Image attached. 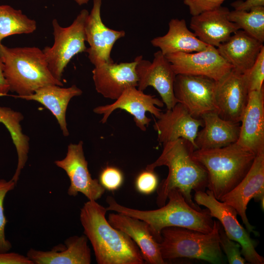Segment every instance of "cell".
Listing matches in <instances>:
<instances>
[{"mask_svg": "<svg viewBox=\"0 0 264 264\" xmlns=\"http://www.w3.org/2000/svg\"><path fill=\"white\" fill-rule=\"evenodd\" d=\"M163 148L157 159L147 165L146 170L154 171L156 167L168 168L167 177L157 188L156 204L159 207L166 204L168 194L177 189L186 202L193 208L200 210L192 200V192L205 191L208 184L205 168L193 156L194 146L188 140L179 138L163 144Z\"/></svg>", "mask_w": 264, "mask_h": 264, "instance_id": "obj_1", "label": "cell"}, {"mask_svg": "<svg viewBox=\"0 0 264 264\" xmlns=\"http://www.w3.org/2000/svg\"><path fill=\"white\" fill-rule=\"evenodd\" d=\"M107 210L96 200L81 209L80 220L98 264H143L141 252L133 241L113 227L106 218Z\"/></svg>", "mask_w": 264, "mask_h": 264, "instance_id": "obj_2", "label": "cell"}, {"mask_svg": "<svg viewBox=\"0 0 264 264\" xmlns=\"http://www.w3.org/2000/svg\"><path fill=\"white\" fill-rule=\"evenodd\" d=\"M167 199L168 203L157 209L141 210L120 205L113 197L108 196L106 209L144 221L158 243L161 239V231L166 227H182L204 233L213 230L214 220L208 209L198 210L191 207L179 190H170Z\"/></svg>", "mask_w": 264, "mask_h": 264, "instance_id": "obj_3", "label": "cell"}, {"mask_svg": "<svg viewBox=\"0 0 264 264\" xmlns=\"http://www.w3.org/2000/svg\"><path fill=\"white\" fill-rule=\"evenodd\" d=\"M0 58L10 91L21 98L44 86H63L50 72L43 50L37 47H8L0 43Z\"/></svg>", "mask_w": 264, "mask_h": 264, "instance_id": "obj_4", "label": "cell"}, {"mask_svg": "<svg viewBox=\"0 0 264 264\" xmlns=\"http://www.w3.org/2000/svg\"><path fill=\"white\" fill-rule=\"evenodd\" d=\"M193 156L207 172L208 190L220 200L245 176L256 155L236 142L220 148L196 149Z\"/></svg>", "mask_w": 264, "mask_h": 264, "instance_id": "obj_5", "label": "cell"}, {"mask_svg": "<svg viewBox=\"0 0 264 264\" xmlns=\"http://www.w3.org/2000/svg\"><path fill=\"white\" fill-rule=\"evenodd\" d=\"M220 225L214 220L213 229L208 233L179 227L164 228L159 242L163 259L188 258L213 264L224 263L220 243Z\"/></svg>", "mask_w": 264, "mask_h": 264, "instance_id": "obj_6", "label": "cell"}, {"mask_svg": "<svg viewBox=\"0 0 264 264\" xmlns=\"http://www.w3.org/2000/svg\"><path fill=\"white\" fill-rule=\"evenodd\" d=\"M88 14V10L83 9L67 27L61 26L55 19L52 22L54 44L43 51L50 72L59 81H62L64 69L71 59L87 51L85 28Z\"/></svg>", "mask_w": 264, "mask_h": 264, "instance_id": "obj_7", "label": "cell"}, {"mask_svg": "<svg viewBox=\"0 0 264 264\" xmlns=\"http://www.w3.org/2000/svg\"><path fill=\"white\" fill-rule=\"evenodd\" d=\"M194 199L198 205L205 207L212 218L217 219L226 236L239 243L241 253L247 262L263 264L264 258L256 250V242L238 220L236 210L230 205L216 199L209 190L195 193Z\"/></svg>", "mask_w": 264, "mask_h": 264, "instance_id": "obj_8", "label": "cell"}, {"mask_svg": "<svg viewBox=\"0 0 264 264\" xmlns=\"http://www.w3.org/2000/svg\"><path fill=\"white\" fill-rule=\"evenodd\" d=\"M216 81L203 76L176 75L175 96L191 115L201 119L206 113L217 111L215 102Z\"/></svg>", "mask_w": 264, "mask_h": 264, "instance_id": "obj_9", "label": "cell"}, {"mask_svg": "<svg viewBox=\"0 0 264 264\" xmlns=\"http://www.w3.org/2000/svg\"><path fill=\"white\" fill-rule=\"evenodd\" d=\"M154 56L152 62L144 59L142 56L135 58L138 79L137 88L144 91L148 87H153L160 95L167 109L170 110L178 103L174 92L176 74L160 50L155 52Z\"/></svg>", "mask_w": 264, "mask_h": 264, "instance_id": "obj_10", "label": "cell"}, {"mask_svg": "<svg viewBox=\"0 0 264 264\" xmlns=\"http://www.w3.org/2000/svg\"><path fill=\"white\" fill-rule=\"evenodd\" d=\"M83 142L68 145L66 156L54 161L55 164L66 173L70 180L67 189L69 196L75 197L83 194L88 200H97L105 192V189L99 181L93 178L88 169L83 150Z\"/></svg>", "mask_w": 264, "mask_h": 264, "instance_id": "obj_11", "label": "cell"}, {"mask_svg": "<svg viewBox=\"0 0 264 264\" xmlns=\"http://www.w3.org/2000/svg\"><path fill=\"white\" fill-rule=\"evenodd\" d=\"M176 75L203 76L218 81L232 69L217 47L208 45L203 50L165 55Z\"/></svg>", "mask_w": 264, "mask_h": 264, "instance_id": "obj_12", "label": "cell"}, {"mask_svg": "<svg viewBox=\"0 0 264 264\" xmlns=\"http://www.w3.org/2000/svg\"><path fill=\"white\" fill-rule=\"evenodd\" d=\"M260 201L264 207V153L256 155L252 164L245 176L220 201L232 207L241 217L246 230L250 233L255 227L249 222L246 216L247 206L252 199Z\"/></svg>", "mask_w": 264, "mask_h": 264, "instance_id": "obj_13", "label": "cell"}, {"mask_svg": "<svg viewBox=\"0 0 264 264\" xmlns=\"http://www.w3.org/2000/svg\"><path fill=\"white\" fill-rule=\"evenodd\" d=\"M102 0H93V6L85 23L86 42L89 44L86 52L94 66L113 63L110 53L115 42L125 37L124 30L107 27L101 17Z\"/></svg>", "mask_w": 264, "mask_h": 264, "instance_id": "obj_14", "label": "cell"}, {"mask_svg": "<svg viewBox=\"0 0 264 264\" xmlns=\"http://www.w3.org/2000/svg\"><path fill=\"white\" fill-rule=\"evenodd\" d=\"M248 93L245 74L232 69L216 81L215 102L219 115L225 120L240 123Z\"/></svg>", "mask_w": 264, "mask_h": 264, "instance_id": "obj_15", "label": "cell"}, {"mask_svg": "<svg viewBox=\"0 0 264 264\" xmlns=\"http://www.w3.org/2000/svg\"><path fill=\"white\" fill-rule=\"evenodd\" d=\"M163 106V102L158 98L145 94L136 87H132L125 90L112 104L96 107L93 111L103 115L100 122L104 124L114 110H125L133 116L136 126L144 132L151 121L146 116V112H149L157 119L162 112L157 107Z\"/></svg>", "mask_w": 264, "mask_h": 264, "instance_id": "obj_16", "label": "cell"}, {"mask_svg": "<svg viewBox=\"0 0 264 264\" xmlns=\"http://www.w3.org/2000/svg\"><path fill=\"white\" fill-rule=\"evenodd\" d=\"M236 143L255 155L264 153V88L249 92Z\"/></svg>", "mask_w": 264, "mask_h": 264, "instance_id": "obj_17", "label": "cell"}, {"mask_svg": "<svg viewBox=\"0 0 264 264\" xmlns=\"http://www.w3.org/2000/svg\"><path fill=\"white\" fill-rule=\"evenodd\" d=\"M136 62L104 64L94 66L92 79L96 91L104 97L116 100L127 88L137 87Z\"/></svg>", "mask_w": 264, "mask_h": 264, "instance_id": "obj_18", "label": "cell"}, {"mask_svg": "<svg viewBox=\"0 0 264 264\" xmlns=\"http://www.w3.org/2000/svg\"><path fill=\"white\" fill-rule=\"evenodd\" d=\"M203 126L202 119L192 117L186 108L177 103L172 109L161 112L154 125L157 140L162 144L179 138L189 141L195 147V140L199 127Z\"/></svg>", "mask_w": 264, "mask_h": 264, "instance_id": "obj_19", "label": "cell"}, {"mask_svg": "<svg viewBox=\"0 0 264 264\" xmlns=\"http://www.w3.org/2000/svg\"><path fill=\"white\" fill-rule=\"evenodd\" d=\"M229 11L228 8L220 6L192 16L190 28L201 41L218 47L240 29L228 19Z\"/></svg>", "mask_w": 264, "mask_h": 264, "instance_id": "obj_20", "label": "cell"}, {"mask_svg": "<svg viewBox=\"0 0 264 264\" xmlns=\"http://www.w3.org/2000/svg\"><path fill=\"white\" fill-rule=\"evenodd\" d=\"M88 242L84 234L75 235L50 250L30 248L26 256L33 264H90L91 251Z\"/></svg>", "mask_w": 264, "mask_h": 264, "instance_id": "obj_21", "label": "cell"}, {"mask_svg": "<svg viewBox=\"0 0 264 264\" xmlns=\"http://www.w3.org/2000/svg\"><path fill=\"white\" fill-rule=\"evenodd\" d=\"M109 222L129 236L139 248L143 259L151 264H164L159 243L153 236L148 224L143 220L121 213L109 215Z\"/></svg>", "mask_w": 264, "mask_h": 264, "instance_id": "obj_22", "label": "cell"}, {"mask_svg": "<svg viewBox=\"0 0 264 264\" xmlns=\"http://www.w3.org/2000/svg\"><path fill=\"white\" fill-rule=\"evenodd\" d=\"M264 46L263 43L239 29L217 48L233 70L244 74L254 65Z\"/></svg>", "mask_w": 264, "mask_h": 264, "instance_id": "obj_23", "label": "cell"}, {"mask_svg": "<svg viewBox=\"0 0 264 264\" xmlns=\"http://www.w3.org/2000/svg\"><path fill=\"white\" fill-rule=\"evenodd\" d=\"M201 119L203 126L195 140L196 150L220 148L237 141L240 123L225 120L217 111L206 113Z\"/></svg>", "mask_w": 264, "mask_h": 264, "instance_id": "obj_24", "label": "cell"}, {"mask_svg": "<svg viewBox=\"0 0 264 264\" xmlns=\"http://www.w3.org/2000/svg\"><path fill=\"white\" fill-rule=\"evenodd\" d=\"M82 93V90L75 85L67 88L50 85L41 87L33 94L21 99L35 101L44 106L56 118L64 136H68L69 133L66 121L67 108L72 98Z\"/></svg>", "mask_w": 264, "mask_h": 264, "instance_id": "obj_25", "label": "cell"}, {"mask_svg": "<svg viewBox=\"0 0 264 264\" xmlns=\"http://www.w3.org/2000/svg\"><path fill=\"white\" fill-rule=\"evenodd\" d=\"M153 46L160 48L164 55L176 53H192L203 50L208 44L201 41L187 27L184 19H172L169 22L167 33L151 41Z\"/></svg>", "mask_w": 264, "mask_h": 264, "instance_id": "obj_26", "label": "cell"}, {"mask_svg": "<svg viewBox=\"0 0 264 264\" xmlns=\"http://www.w3.org/2000/svg\"><path fill=\"white\" fill-rule=\"evenodd\" d=\"M23 118L21 112L10 108L0 106V123L5 127L10 133L17 153V166L11 178L16 184L26 165L29 151V138L23 133L21 125Z\"/></svg>", "mask_w": 264, "mask_h": 264, "instance_id": "obj_27", "label": "cell"}, {"mask_svg": "<svg viewBox=\"0 0 264 264\" xmlns=\"http://www.w3.org/2000/svg\"><path fill=\"white\" fill-rule=\"evenodd\" d=\"M37 28V22L21 10L10 5H0V43L5 38L16 34H30Z\"/></svg>", "mask_w": 264, "mask_h": 264, "instance_id": "obj_28", "label": "cell"}, {"mask_svg": "<svg viewBox=\"0 0 264 264\" xmlns=\"http://www.w3.org/2000/svg\"><path fill=\"white\" fill-rule=\"evenodd\" d=\"M228 18L235 23L240 29L264 43V6L254 7L248 11L235 9L229 11Z\"/></svg>", "mask_w": 264, "mask_h": 264, "instance_id": "obj_29", "label": "cell"}, {"mask_svg": "<svg viewBox=\"0 0 264 264\" xmlns=\"http://www.w3.org/2000/svg\"><path fill=\"white\" fill-rule=\"evenodd\" d=\"M16 185L12 179L8 181L0 179V252H8L12 248L11 243L6 239L5 234L7 220L4 214L3 201L6 194L13 190Z\"/></svg>", "mask_w": 264, "mask_h": 264, "instance_id": "obj_30", "label": "cell"}, {"mask_svg": "<svg viewBox=\"0 0 264 264\" xmlns=\"http://www.w3.org/2000/svg\"><path fill=\"white\" fill-rule=\"evenodd\" d=\"M219 239L221 249H222L225 253L229 264L247 263L242 256L241 245L226 236L220 223L219 227Z\"/></svg>", "mask_w": 264, "mask_h": 264, "instance_id": "obj_31", "label": "cell"}, {"mask_svg": "<svg viewBox=\"0 0 264 264\" xmlns=\"http://www.w3.org/2000/svg\"><path fill=\"white\" fill-rule=\"evenodd\" d=\"M249 92L260 90L264 88V46L254 65L245 73Z\"/></svg>", "mask_w": 264, "mask_h": 264, "instance_id": "obj_32", "label": "cell"}, {"mask_svg": "<svg viewBox=\"0 0 264 264\" xmlns=\"http://www.w3.org/2000/svg\"><path fill=\"white\" fill-rule=\"evenodd\" d=\"M123 175L118 168L108 166L101 173L99 182L105 189L113 191L119 188L123 184Z\"/></svg>", "mask_w": 264, "mask_h": 264, "instance_id": "obj_33", "label": "cell"}, {"mask_svg": "<svg viewBox=\"0 0 264 264\" xmlns=\"http://www.w3.org/2000/svg\"><path fill=\"white\" fill-rule=\"evenodd\" d=\"M158 178L154 171L146 170L138 175L135 180L137 191L144 195L153 193L158 187Z\"/></svg>", "mask_w": 264, "mask_h": 264, "instance_id": "obj_34", "label": "cell"}, {"mask_svg": "<svg viewBox=\"0 0 264 264\" xmlns=\"http://www.w3.org/2000/svg\"><path fill=\"white\" fill-rule=\"evenodd\" d=\"M225 0H183V3L189 7L192 16L203 12L212 10L220 6Z\"/></svg>", "mask_w": 264, "mask_h": 264, "instance_id": "obj_35", "label": "cell"}, {"mask_svg": "<svg viewBox=\"0 0 264 264\" xmlns=\"http://www.w3.org/2000/svg\"><path fill=\"white\" fill-rule=\"evenodd\" d=\"M0 264H33L26 256L16 252H0Z\"/></svg>", "mask_w": 264, "mask_h": 264, "instance_id": "obj_36", "label": "cell"}, {"mask_svg": "<svg viewBox=\"0 0 264 264\" xmlns=\"http://www.w3.org/2000/svg\"><path fill=\"white\" fill-rule=\"evenodd\" d=\"M231 6L235 10L248 11L251 8L262 6H264V0H238L231 3Z\"/></svg>", "mask_w": 264, "mask_h": 264, "instance_id": "obj_37", "label": "cell"}, {"mask_svg": "<svg viewBox=\"0 0 264 264\" xmlns=\"http://www.w3.org/2000/svg\"><path fill=\"white\" fill-rule=\"evenodd\" d=\"M9 85L4 75V66L0 58V96L8 95Z\"/></svg>", "mask_w": 264, "mask_h": 264, "instance_id": "obj_38", "label": "cell"}, {"mask_svg": "<svg viewBox=\"0 0 264 264\" xmlns=\"http://www.w3.org/2000/svg\"><path fill=\"white\" fill-rule=\"evenodd\" d=\"M75 2L79 5H82L87 3L89 0H74Z\"/></svg>", "mask_w": 264, "mask_h": 264, "instance_id": "obj_39", "label": "cell"}]
</instances>
